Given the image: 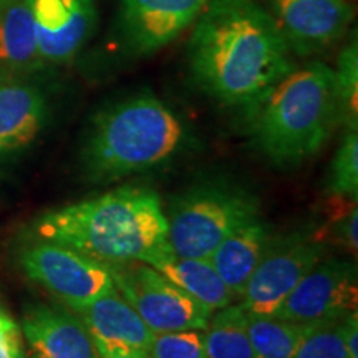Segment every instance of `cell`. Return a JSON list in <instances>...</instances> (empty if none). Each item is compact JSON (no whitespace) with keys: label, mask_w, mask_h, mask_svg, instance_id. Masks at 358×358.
Returning <instances> with one entry per match:
<instances>
[{"label":"cell","mask_w":358,"mask_h":358,"mask_svg":"<svg viewBox=\"0 0 358 358\" xmlns=\"http://www.w3.org/2000/svg\"><path fill=\"white\" fill-rule=\"evenodd\" d=\"M186 128L166 103L140 93L93 116L82 146L85 176L110 185L171 161L186 143Z\"/></svg>","instance_id":"cell-4"},{"label":"cell","mask_w":358,"mask_h":358,"mask_svg":"<svg viewBox=\"0 0 358 358\" xmlns=\"http://www.w3.org/2000/svg\"><path fill=\"white\" fill-rule=\"evenodd\" d=\"M19 264L30 280L60 299L70 310L115 289L106 264L50 241L37 239L24 245Z\"/></svg>","instance_id":"cell-8"},{"label":"cell","mask_w":358,"mask_h":358,"mask_svg":"<svg viewBox=\"0 0 358 358\" xmlns=\"http://www.w3.org/2000/svg\"><path fill=\"white\" fill-rule=\"evenodd\" d=\"M0 358H27L22 329L6 308L0 307Z\"/></svg>","instance_id":"cell-26"},{"label":"cell","mask_w":358,"mask_h":358,"mask_svg":"<svg viewBox=\"0 0 358 358\" xmlns=\"http://www.w3.org/2000/svg\"><path fill=\"white\" fill-rule=\"evenodd\" d=\"M95 348L100 358H131L129 355H124V353L110 350V348H103V347H95Z\"/></svg>","instance_id":"cell-28"},{"label":"cell","mask_w":358,"mask_h":358,"mask_svg":"<svg viewBox=\"0 0 358 358\" xmlns=\"http://www.w3.org/2000/svg\"><path fill=\"white\" fill-rule=\"evenodd\" d=\"M327 249L329 244L313 227L275 234L241 294V308L252 315H275L303 275L327 257Z\"/></svg>","instance_id":"cell-7"},{"label":"cell","mask_w":358,"mask_h":358,"mask_svg":"<svg viewBox=\"0 0 358 358\" xmlns=\"http://www.w3.org/2000/svg\"><path fill=\"white\" fill-rule=\"evenodd\" d=\"M34 234L103 264H150L173 252L159 194L136 185L52 209L35 221Z\"/></svg>","instance_id":"cell-2"},{"label":"cell","mask_w":358,"mask_h":358,"mask_svg":"<svg viewBox=\"0 0 358 358\" xmlns=\"http://www.w3.org/2000/svg\"><path fill=\"white\" fill-rule=\"evenodd\" d=\"M208 0H120V30L134 55H151L194 25Z\"/></svg>","instance_id":"cell-11"},{"label":"cell","mask_w":358,"mask_h":358,"mask_svg":"<svg viewBox=\"0 0 358 358\" xmlns=\"http://www.w3.org/2000/svg\"><path fill=\"white\" fill-rule=\"evenodd\" d=\"M248 111L257 150L279 168L306 163L343 123L334 69L322 62L289 71Z\"/></svg>","instance_id":"cell-3"},{"label":"cell","mask_w":358,"mask_h":358,"mask_svg":"<svg viewBox=\"0 0 358 358\" xmlns=\"http://www.w3.org/2000/svg\"><path fill=\"white\" fill-rule=\"evenodd\" d=\"M20 329L34 358H100L83 322L65 308L30 303Z\"/></svg>","instance_id":"cell-14"},{"label":"cell","mask_w":358,"mask_h":358,"mask_svg":"<svg viewBox=\"0 0 358 358\" xmlns=\"http://www.w3.org/2000/svg\"><path fill=\"white\" fill-rule=\"evenodd\" d=\"M115 289L153 334L204 330L213 313L145 262L106 264Z\"/></svg>","instance_id":"cell-6"},{"label":"cell","mask_w":358,"mask_h":358,"mask_svg":"<svg viewBox=\"0 0 358 358\" xmlns=\"http://www.w3.org/2000/svg\"><path fill=\"white\" fill-rule=\"evenodd\" d=\"M335 85L342 105L347 129H357L358 123V45L353 40L340 52L337 69H334Z\"/></svg>","instance_id":"cell-22"},{"label":"cell","mask_w":358,"mask_h":358,"mask_svg":"<svg viewBox=\"0 0 358 358\" xmlns=\"http://www.w3.org/2000/svg\"><path fill=\"white\" fill-rule=\"evenodd\" d=\"M292 358H350L338 322L308 325Z\"/></svg>","instance_id":"cell-23"},{"label":"cell","mask_w":358,"mask_h":358,"mask_svg":"<svg viewBox=\"0 0 358 358\" xmlns=\"http://www.w3.org/2000/svg\"><path fill=\"white\" fill-rule=\"evenodd\" d=\"M340 335L350 358H358V313L352 312L338 320Z\"/></svg>","instance_id":"cell-27"},{"label":"cell","mask_w":358,"mask_h":358,"mask_svg":"<svg viewBox=\"0 0 358 358\" xmlns=\"http://www.w3.org/2000/svg\"><path fill=\"white\" fill-rule=\"evenodd\" d=\"M338 204H335L334 211L330 213L329 221L319 231V236L327 244L334 243L343 248L348 254H357V227H358V211L357 199L335 198Z\"/></svg>","instance_id":"cell-24"},{"label":"cell","mask_w":358,"mask_h":358,"mask_svg":"<svg viewBox=\"0 0 358 358\" xmlns=\"http://www.w3.org/2000/svg\"><path fill=\"white\" fill-rule=\"evenodd\" d=\"M29 0L0 3V65L7 69H34L42 64Z\"/></svg>","instance_id":"cell-18"},{"label":"cell","mask_w":358,"mask_h":358,"mask_svg":"<svg viewBox=\"0 0 358 358\" xmlns=\"http://www.w3.org/2000/svg\"><path fill=\"white\" fill-rule=\"evenodd\" d=\"M40 58L69 64L78 55L96 27L95 0H29Z\"/></svg>","instance_id":"cell-12"},{"label":"cell","mask_w":358,"mask_h":358,"mask_svg":"<svg viewBox=\"0 0 358 358\" xmlns=\"http://www.w3.org/2000/svg\"><path fill=\"white\" fill-rule=\"evenodd\" d=\"M203 337L206 358H254L248 315L239 303L214 312Z\"/></svg>","instance_id":"cell-19"},{"label":"cell","mask_w":358,"mask_h":358,"mask_svg":"<svg viewBox=\"0 0 358 358\" xmlns=\"http://www.w3.org/2000/svg\"><path fill=\"white\" fill-rule=\"evenodd\" d=\"M148 358H206L203 330L155 334Z\"/></svg>","instance_id":"cell-25"},{"label":"cell","mask_w":358,"mask_h":358,"mask_svg":"<svg viewBox=\"0 0 358 358\" xmlns=\"http://www.w3.org/2000/svg\"><path fill=\"white\" fill-rule=\"evenodd\" d=\"M43 93L22 80H0V156L30 146L47 122Z\"/></svg>","instance_id":"cell-15"},{"label":"cell","mask_w":358,"mask_h":358,"mask_svg":"<svg viewBox=\"0 0 358 358\" xmlns=\"http://www.w3.org/2000/svg\"><path fill=\"white\" fill-rule=\"evenodd\" d=\"M275 232L259 216L227 236L209 257L213 267L239 301L248 280L274 239Z\"/></svg>","instance_id":"cell-16"},{"label":"cell","mask_w":358,"mask_h":358,"mask_svg":"<svg viewBox=\"0 0 358 358\" xmlns=\"http://www.w3.org/2000/svg\"><path fill=\"white\" fill-rule=\"evenodd\" d=\"M245 315L254 358H292L308 327L272 315Z\"/></svg>","instance_id":"cell-20"},{"label":"cell","mask_w":358,"mask_h":358,"mask_svg":"<svg viewBox=\"0 0 358 358\" xmlns=\"http://www.w3.org/2000/svg\"><path fill=\"white\" fill-rule=\"evenodd\" d=\"M164 214L173 252L209 259L227 236L261 216V204L244 187L209 181L176 196Z\"/></svg>","instance_id":"cell-5"},{"label":"cell","mask_w":358,"mask_h":358,"mask_svg":"<svg viewBox=\"0 0 358 358\" xmlns=\"http://www.w3.org/2000/svg\"><path fill=\"white\" fill-rule=\"evenodd\" d=\"M327 194L332 198L357 199L358 196V134L347 129L327 174Z\"/></svg>","instance_id":"cell-21"},{"label":"cell","mask_w":358,"mask_h":358,"mask_svg":"<svg viewBox=\"0 0 358 358\" xmlns=\"http://www.w3.org/2000/svg\"><path fill=\"white\" fill-rule=\"evenodd\" d=\"M3 2V0H0V3H2Z\"/></svg>","instance_id":"cell-29"},{"label":"cell","mask_w":358,"mask_h":358,"mask_svg":"<svg viewBox=\"0 0 358 358\" xmlns=\"http://www.w3.org/2000/svg\"><path fill=\"white\" fill-rule=\"evenodd\" d=\"M271 7L290 52L299 57L332 47L353 19L348 0H271Z\"/></svg>","instance_id":"cell-10"},{"label":"cell","mask_w":358,"mask_h":358,"mask_svg":"<svg viewBox=\"0 0 358 358\" xmlns=\"http://www.w3.org/2000/svg\"><path fill=\"white\" fill-rule=\"evenodd\" d=\"M187 62L204 93L244 110L295 69L271 12L254 0H208L194 22Z\"/></svg>","instance_id":"cell-1"},{"label":"cell","mask_w":358,"mask_h":358,"mask_svg":"<svg viewBox=\"0 0 358 358\" xmlns=\"http://www.w3.org/2000/svg\"><path fill=\"white\" fill-rule=\"evenodd\" d=\"M73 313L83 322L95 347L110 348L131 358H148L155 334L116 289Z\"/></svg>","instance_id":"cell-13"},{"label":"cell","mask_w":358,"mask_h":358,"mask_svg":"<svg viewBox=\"0 0 358 358\" xmlns=\"http://www.w3.org/2000/svg\"><path fill=\"white\" fill-rule=\"evenodd\" d=\"M148 266L161 272L211 312L231 306L234 301L231 290L226 287L209 259L181 257L174 252H168L151 261Z\"/></svg>","instance_id":"cell-17"},{"label":"cell","mask_w":358,"mask_h":358,"mask_svg":"<svg viewBox=\"0 0 358 358\" xmlns=\"http://www.w3.org/2000/svg\"><path fill=\"white\" fill-rule=\"evenodd\" d=\"M357 306L358 277L355 262L325 257L303 275L272 317L301 325L329 324L357 312Z\"/></svg>","instance_id":"cell-9"}]
</instances>
